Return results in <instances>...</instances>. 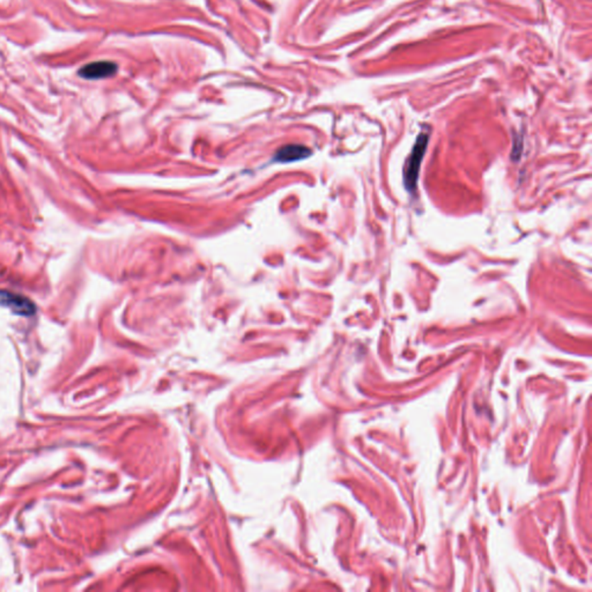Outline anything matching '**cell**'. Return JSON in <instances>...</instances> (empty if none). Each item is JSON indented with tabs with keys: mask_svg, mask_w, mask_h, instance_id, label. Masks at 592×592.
Returning <instances> with one entry per match:
<instances>
[{
	"mask_svg": "<svg viewBox=\"0 0 592 592\" xmlns=\"http://www.w3.org/2000/svg\"><path fill=\"white\" fill-rule=\"evenodd\" d=\"M310 154H312V150H309L308 147L292 143V145H286L279 148L275 153V160L278 163H295L300 160L307 159Z\"/></svg>",
	"mask_w": 592,
	"mask_h": 592,
	"instance_id": "cell-4",
	"label": "cell"
},
{
	"mask_svg": "<svg viewBox=\"0 0 592 592\" xmlns=\"http://www.w3.org/2000/svg\"><path fill=\"white\" fill-rule=\"evenodd\" d=\"M0 306L10 309L16 315L31 316L36 312V306L21 294L0 290Z\"/></svg>",
	"mask_w": 592,
	"mask_h": 592,
	"instance_id": "cell-2",
	"label": "cell"
},
{
	"mask_svg": "<svg viewBox=\"0 0 592 592\" xmlns=\"http://www.w3.org/2000/svg\"><path fill=\"white\" fill-rule=\"evenodd\" d=\"M117 70L119 67L115 62L100 60V62H91L84 66L82 69L79 70V75L84 79L95 80V79L109 78L115 75Z\"/></svg>",
	"mask_w": 592,
	"mask_h": 592,
	"instance_id": "cell-3",
	"label": "cell"
},
{
	"mask_svg": "<svg viewBox=\"0 0 592 592\" xmlns=\"http://www.w3.org/2000/svg\"><path fill=\"white\" fill-rule=\"evenodd\" d=\"M429 134H419L415 141V146L412 148L409 159L406 160L405 169H404V184L406 190L409 192H415V187L418 185L419 172H420L421 163L424 160V152L427 150Z\"/></svg>",
	"mask_w": 592,
	"mask_h": 592,
	"instance_id": "cell-1",
	"label": "cell"
}]
</instances>
